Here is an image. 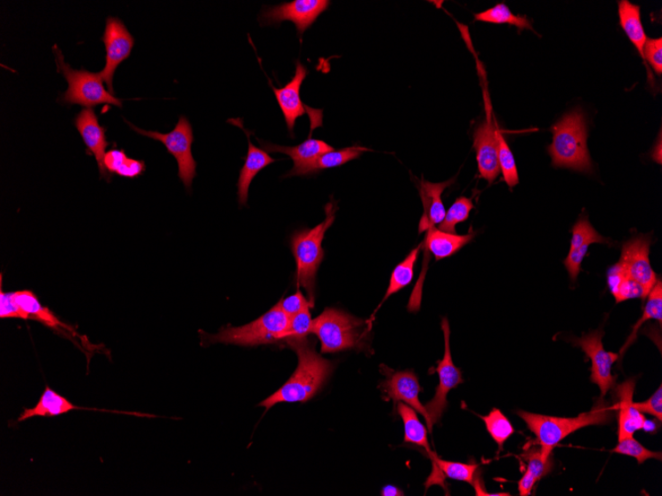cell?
<instances>
[{
    "label": "cell",
    "instance_id": "cell-1",
    "mask_svg": "<svg viewBox=\"0 0 662 496\" xmlns=\"http://www.w3.org/2000/svg\"><path fill=\"white\" fill-rule=\"evenodd\" d=\"M299 356L294 375L274 395L260 405L270 409L281 403H306L318 394L333 372V363L322 358L306 339L287 340Z\"/></svg>",
    "mask_w": 662,
    "mask_h": 496
},
{
    "label": "cell",
    "instance_id": "cell-2",
    "mask_svg": "<svg viewBox=\"0 0 662 496\" xmlns=\"http://www.w3.org/2000/svg\"><path fill=\"white\" fill-rule=\"evenodd\" d=\"M618 411V404L610 405L604 398H600L590 412L581 413L574 419L518 412L517 414L527 423L541 446L543 455L550 457L553 449L570 434L588 426L610 424Z\"/></svg>",
    "mask_w": 662,
    "mask_h": 496
},
{
    "label": "cell",
    "instance_id": "cell-3",
    "mask_svg": "<svg viewBox=\"0 0 662 496\" xmlns=\"http://www.w3.org/2000/svg\"><path fill=\"white\" fill-rule=\"evenodd\" d=\"M553 143L547 148L556 168H568L592 172L591 156L587 147V126L585 113L575 108L553 126Z\"/></svg>",
    "mask_w": 662,
    "mask_h": 496
},
{
    "label": "cell",
    "instance_id": "cell-4",
    "mask_svg": "<svg viewBox=\"0 0 662 496\" xmlns=\"http://www.w3.org/2000/svg\"><path fill=\"white\" fill-rule=\"evenodd\" d=\"M338 207L335 202L326 205V220L312 229L295 232L291 238V248L297 263V284L306 289L310 302L315 303V285L318 269L325 259L322 249L327 231L335 220Z\"/></svg>",
    "mask_w": 662,
    "mask_h": 496
},
{
    "label": "cell",
    "instance_id": "cell-5",
    "mask_svg": "<svg viewBox=\"0 0 662 496\" xmlns=\"http://www.w3.org/2000/svg\"><path fill=\"white\" fill-rule=\"evenodd\" d=\"M290 316H287L279 304L263 316L240 327H223L214 335L202 333V345L217 343L254 347L273 344L286 340L289 335Z\"/></svg>",
    "mask_w": 662,
    "mask_h": 496
},
{
    "label": "cell",
    "instance_id": "cell-6",
    "mask_svg": "<svg viewBox=\"0 0 662 496\" xmlns=\"http://www.w3.org/2000/svg\"><path fill=\"white\" fill-rule=\"evenodd\" d=\"M58 72L62 75L69 84V89L61 94L60 100L67 106H81L93 108L100 104H110L122 108V100L104 89L100 74L91 73L86 69H74L65 62L62 51L58 46L53 48Z\"/></svg>",
    "mask_w": 662,
    "mask_h": 496
},
{
    "label": "cell",
    "instance_id": "cell-7",
    "mask_svg": "<svg viewBox=\"0 0 662 496\" xmlns=\"http://www.w3.org/2000/svg\"><path fill=\"white\" fill-rule=\"evenodd\" d=\"M365 322L335 308H327L312 321L311 333L321 344L322 353L362 349Z\"/></svg>",
    "mask_w": 662,
    "mask_h": 496
},
{
    "label": "cell",
    "instance_id": "cell-8",
    "mask_svg": "<svg viewBox=\"0 0 662 496\" xmlns=\"http://www.w3.org/2000/svg\"><path fill=\"white\" fill-rule=\"evenodd\" d=\"M125 122L135 132L163 143L168 153L175 156L179 165V178L190 193L191 185H193V180L197 176L198 164L193 154H191V145H193L195 138L193 127H191L189 119L184 116H180L179 122L173 132L165 134L147 132V130L130 124L127 120Z\"/></svg>",
    "mask_w": 662,
    "mask_h": 496
},
{
    "label": "cell",
    "instance_id": "cell-9",
    "mask_svg": "<svg viewBox=\"0 0 662 496\" xmlns=\"http://www.w3.org/2000/svg\"><path fill=\"white\" fill-rule=\"evenodd\" d=\"M604 331L598 329L583 334L581 338H572L571 342L581 348L591 360V381L601 390V396L604 397L609 390L616 388L617 378L612 375L614 363L620 358V355L607 352L604 349L602 339Z\"/></svg>",
    "mask_w": 662,
    "mask_h": 496
},
{
    "label": "cell",
    "instance_id": "cell-10",
    "mask_svg": "<svg viewBox=\"0 0 662 496\" xmlns=\"http://www.w3.org/2000/svg\"><path fill=\"white\" fill-rule=\"evenodd\" d=\"M441 329L444 335V342H446V352H444L443 359L440 361L437 371L440 376V385L435 391V395L430 403L424 405L426 413L429 416L428 425L429 430L432 432L433 425L438 424L444 412L447 411L448 406V394L452 388H457L464 381L463 379V373L453 364L451 351H450V327L448 318H443L441 321Z\"/></svg>",
    "mask_w": 662,
    "mask_h": 496
},
{
    "label": "cell",
    "instance_id": "cell-11",
    "mask_svg": "<svg viewBox=\"0 0 662 496\" xmlns=\"http://www.w3.org/2000/svg\"><path fill=\"white\" fill-rule=\"evenodd\" d=\"M328 0H294L274 6H266L259 17L261 25H280L291 21L297 28L299 36L310 29L318 17L330 5Z\"/></svg>",
    "mask_w": 662,
    "mask_h": 496
},
{
    "label": "cell",
    "instance_id": "cell-12",
    "mask_svg": "<svg viewBox=\"0 0 662 496\" xmlns=\"http://www.w3.org/2000/svg\"><path fill=\"white\" fill-rule=\"evenodd\" d=\"M650 237L642 235L625 243L621 259L616 264L626 276L642 287L644 299L658 283L650 260Z\"/></svg>",
    "mask_w": 662,
    "mask_h": 496
},
{
    "label": "cell",
    "instance_id": "cell-13",
    "mask_svg": "<svg viewBox=\"0 0 662 496\" xmlns=\"http://www.w3.org/2000/svg\"><path fill=\"white\" fill-rule=\"evenodd\" d=\"M101 41L107 50V64L99 74L107 83L109 92L115 95L113 76L116 75L117 67L132 54L134 38L124 22L116 17H109Z\"/></svg>",
    "mask_w": 662,
    "mask_h": 496
},
{
    "label": "cell",
    "instance_id": "cell-14",
    "mask_svg": "<svg viewBox=\"0 0 662 496\" xmlns=\"http://www.w3.org/2000/svg\"><path fill=\"white\" fill-rule=\"evenodd\" d=\"M496 126V124L492 121L491 112H489L487 120L475 129L473 135L479 172L489 184L498 178L501 172Z\"/></svg>",
    "mask_w": 662,
    "mask_h": 496
},
{
    "label": "cell",
    "instance_id": "cell-15",
    "mask_svg": "<svg viewBox=\"0 0 662 496\" xmlns=\"http://www.w3.org/2000/svg\"><path fill=\"white\" fill-rule=\"evenodd\" d=\"M74 124L86 146V154L93 155L97 160L101 179L109 181L110 175L103 164L107 148L109 146L106 136L107 129L100 124L99 118L92 108L82 109L76 116Z\"/></svg>",
    "mask_w": 662,
    "mask_h": 496
},
{
    "label": "cell",
    "instance_id": "cell-16",
    "mask_svg": "<svg viewBox=\"0 0 662 496\" xmlns=\"http://www.w3.org/2000/svg\"><path fill=\"white\" fill-rule=\"evenodd\" d=\"M257 140L267 153H282L291 156L294 167L284 178L306 176L308 169L321 155L335 150L333 146L311 137L295 147L275 145L260 139Z\"/></svg>",
    "mask_w": 662,
    "mask_h": 496
},
{
    "label": "cell",
    "instance_id": "cell-17",
    "mask_svg": "<svg viewBox=\"0 0 662 496\" xmlns=\"http://www.w3.org/2000/svg\"><path fill=\"white\" fill-rule=\"evenodd\" d=\"M308 74V69L298 60L295 63L294 77L284 88H275L272 83H270L279 107H280L283 112L287 130H289L292 136H294L295 121L299 117H302L309 108L307 106H304L301 99V86L303 81L306 80Z\"/></svg>",
    "mask_w": 662,
    "mask_h": 496
},
{
    "label": "cell",
    "instance_id": "cell-18",
    "mask_svg": "<svg viewBox=\"0 0 662 496\" xmlns=\"http://www.w3.org/2000/svg\"><path fill=\"white\" fill-rule=\"evenodd\" d=\"M387 397L393 399L394 404L400 402L411 406L421 413L429 423V416L424 406L420 402L421 387L419 380L411 371L397 372L383 382L382 385Z\"/></svg>",
    "mask_w": 662,
    "mask_h": 496
},
{
    "label": "cell",
    "instance_id": "cell-19",
    "mask_svg": "<svg viewBox=\"0 0 662 496\" xmlns=\"http://www.w3.org/2000/svg\"><path fill=\"white\" fill-rule=\"evenodd\" d=\"M635 379H630L616 388V395L620 403L618 404V438L622 441L634 436V434L642 429L646 416L634 406V393Z\"/></svg>",
    "mask_w": 662,
    "mask_h": 496
},
{
    "label": "cell",
    "instance_id": "cell-20",
    "mask_svg": "<svg viewBox=\"0 0 662 496\" xmlns=\"http://www.w3.org/2000/svg\"><path fill=\"white\" fill-rule=\"evenodd\" d=\"M234 124L239 125L243 132L246 133L248 138V152L244 163L243 167L239 172V179L238 181V197L239 205H246L248 200L249 188L252 181L255 179L258 173L276 162L266 151L261 149V148L255 147L250 140V133L247 130L244 129L239 122H235Z\"/></svg>",
    "mask_w": 662,
    "mask_h": 496
},
{
    "label": "cell",
    "instance_id": "cell-21",
    "mask_svg": "<svg viewBox=\"0 0 662 496\" xmlns=\"http://www.w3.org/2000/svg\"><path fill=\"white\" fill-rule=\"evenodd\" d=\"M453 181L455 180L440 182V184H432V182L424 180L420 182V196L424 210L419 225L420 233L428 231L443 221L447 212L442 204L441 196L444 189L448 188Z\"/></svg>",
    "mask_w": 662,
    "mask_h": 496
},
{
    "label": "cell",
    "instance_id": "cell-22",
    "mask_svg": "<svg viewBox=\"0 0 662 496\" xmlns=\"http://www.w3.org/2000/svg\"><path fill=\"white\" fill-rule=\"evenodd\" d=\"M12 297L20 307L24 320L39 321L40 324L62 334L74 333V330L61 321L48 308L43 307L36 294L31 291L12 292Z\"/></svg>",
    "mask_w": 662,
    "mask_h": 496
},
{
    "label": "cell",
    "instance_id": "cell-23",
    "mask_svg": "<svg viewBox=\"0 0 662 496\" xmlns=\"http://www.w3.org/2000/svg\"><path fill=\"white\" fill-rule=\"evenodd\" d=\"M475 237V232L470 228L468 234L457 235L440 231L435 228L426 231L424 251L432 253L435 260H440L451 257L463 249Z\"/></svg>",
    "mask_w": 662,
    "mask_h": 496
},
{
    "label": "cell",
    "instance_id": "cell-24",
    "mask_svg": "<svg viewBox=\"0 0 662 496\" xmlns=\"http://www.w3.org/2000/svg\"><path fill=\"white\" fill-rule=\"evenodd\" d=\"M78 409H93L78 407L71 402L59 395L57 391L49 387L45 388L44 393L42 394L36 405L32 408H25L20 416L19 422L28 420L33 417H54L66 414L69 412L78 411Z\"/></svg>",
    "mask_w": 662,
    "mask_h": 496
},
{
    "label": "cell",
    "instance_id": "cell-25",
    "mask_svg": "<svg viewBox=\"0 0 662 496\" xmlns=\"http://www.w3.org/2000/svg\"><path fill=\"white\" fill-rule=\"evenodd\" d=\"M618 16L622 28L643 59V47L648 38L641 20V7L622 0L618 2Z\"/></svg>",
    "mask_w": 662,
    "mask_h": 496
},
{
    "label": "cell",
    "instance_id": "cell-26",
    "mask_svg": "<svg viewBox=\"0 0 662 496\" xmlns=\"http://www.w3.org/2000/svg\"><path fill=\"white\" fill-rule=\"evenodd\" d=\"M109 175H116L125 179H136L143 175L146 171V164L142 160L129 158L124 149H113L106 153L103 159Z\"/></svg>",
    "mask_w": 662,
    "mask_h": 496
},
{
    "label": "cell",
    "instance_id": "cell-27",
    "mask_svg": "<svg viewBox=\"0 0 662 496\" xmlns=\"http://www.w3.org/2000/svg\"><path fill=\"white\" fill-rule=\"evenodd\" d=\"M398 412L404 422L405 442L424 448L431 457L433 452L428 440V430L417 419L415 409L404 403H399Z\"/></svg>",
    "mask_w": 662,
    "mask_h": 496
},
{
    "label": "cell",
    "instance_id": "cell-28",
    "mask_svg": "<svg viewBox=\"0 0 662 496\" xmlns=\"http://www.w3.org/2000/svg\"><path fill=\"white\" fill-rule=\"evenodd\" d=\"M649 300L647 302L646 308L643 309L642 316V318L637 322V324H635L633 327L632 333L626 340V344H624L621 351L620 356L621 358L624 356L626 349H628L629 347L633 345V343L635 341V339L638 337V332L640 328L642 326L643 324H646L647 321L650 319H655L659 322V325L662 324V284L661 281H658L655 286H653V289L650 291V294L648 295Z\"/></svg>",
    "mask_w": 662,
    "mask_h": 496
},
{
    "label": "cell",
    "instance_id": "cell-29",
    "mask_svg": "<svg viewBox=\"0 0 662 496\" xmlns=\"http://www.w3.org/2000/svg\"><path fill=\"white\" fill-rule=\"evenodd\" d=\"M608 285L618 303L632 299L644 300L642 287L626 276L616 265L608 271Z\"/></svg>",
    "mask_w": 662,
    "mask_h": 496
},
{
    "label": "cell",
    "instance_id": "cell-30",
    "mask_svg": "<svg viewBox=\"0 0 662 496\" xmlns=\"http://www.w3.org/2000/svg\"><path fill=\"white\" fill-rule=\"evenodd\" d=\"M367 151H370L367 148L352 146L344 148V149L338 151L334 150L327 152L321 155L319 158L311 165L307 171V175H311V173H315L322 170L341 167V165L348 162L359 159L363 152Z\"/></svg>",
    "mask_w": 662,
    "mask_h": 496
},
{
    "label": "cell",
    "instance_id": "cell-31",
    "mask_svg": "<svg viewBox=\"0 0 662 496\" xmlns=\"http://www.w3.org/2000/svg\"><path fill=\"white\" fill-rule=\"evenodd\" d=\"M476 21H482L494 24H509L516 26L519 31L529 29L534 31L531 23L526 16L513 14L510 8L504 4H499L481 13L475 14Z\"/></svg>",
    "mask_w": 662,
    "mask_h": 496
},
{
    "label": "cell",
    "instance_id": "cell-32",
    "mask_svg": "<svg viewBox=\"0 0 662 496\" xmlns=\"http://www.w3.org/2000/svg\"><path fill=\"white\" fill-rule=\"evenodd\" d=\"M422 245L414 249L411 253L400 263L392 273L390 284L388 286L387 292L385 294L383 302L387 300L392 294L397 293L400 290L405 289L409 284L412 283L414 277V268L416 263L417 257H419Z\"/></svg>",
    "mask_w": 662,
    "mask_h": 496
},
{
    "label": "cell",
    "instance_id": "cell-33",
    "mask_svg": "<svg viewBox=\"0 0 662 496\" xmlns=\"http://www.w3.org/2000/svg\"><path fill=\"white\" fill-rule=\"evenodd\" d=\"M481 420L485 422L488 432L499 446V450L502 451L505 442L515 433L512 423L498 408H493L489 414L481 416Z\"/></svg>",
    "mask_w": 662,
    "mask_h": 496
},
{
    "label": "cell",
    "instance_id": "cell-34",
    "mask_svg": "<svg viewBox=\"0 0 662 496\" xmlns=\"http://www.w3.org/2000/svg\"><path fill=\"white\" fill-rule=\"evenodd\" d=\"M496 138L498 142V159L504 180L510 188L516 187L519 184V173L515 158L498 125L496 126Z\"/></svg>",
    "mask_w": 662,
    "mask_h": 496
},
{
    "label": "cell",
    "instance_id": "cell-35",
    "mask_svg": "<svg viewBox=\"0 0 662 496\" xmlns=\"http://www.w3.org/2000/svg\"><path fill=\"white\" fill-rule=\"evenodd\" d=\"M610 241L600 235L589 222L587 216H581L572 229L570 250L589 247L593 244H608Z\"/></svg>",
    "mask_w": 662,
    "mask_h": 496
},
{
    "label": "cell",
    "instance_id": "cell-36",
    "mask_svg": "<svg viewBox=\"0 0 662 496\" xmlns=\"http://www.w3.org/2000/svg\"><path fill=\"white\" fill-rule=\"evenodd\" d=\"M433 465L451 480L465 482L473 484L477 476L478 465L449 462L440 459L437 455L431 456Z\"/></svg>",
    "mask_w": 662,
    "mask_h": 496
},
{
    "label": "cell",
    "instance_id": "cell-37",
    "mask_svg": "<svg viewBox=\"0 0 662 496\" xmlns=\"http://www.w3.org/2000/svg\"><path fill=\"white\" fill-rule=\"evenodd\" d=\"M474 208L472 198L464 196L458 197L452 204L440 224V230L447 233L456 234V225L468 220L470 212Z\"/></svg>",
    "mask_w": 662,
    "mask_h": 496
},
{
    "label": "cell",
    "instance_id": "cell-38",
    "mask_svg": "<svg viewBox=\"0 0 662 496\" xmlns=\"http://www.w3.org/2000/svg\"><path fill=\"white\" fill-rule=\"evenodd\" d=\"M521 457L526 460L528 463V471L534 475L537 482L550 474L553 469V455L547 458L545 457L541 447L528 449L525 452H522Z\"/></svg>",
    "mask_w": 662,
    "mask_h": 496
},
{
    "label": "cell",
    "instance_id": "cell-39",
    "mask_svg": "<svg viewBox=\"0 0 662 496\" xmlns=\"http://www.w3.org/2000/svg\"><path fill=\"white\" fill-rule=\"evenodd\" d=\"M611 452L633 457L638 460L639 465L650 459L661 460L662 458L660 452H653L643 447L634 436L618 441V445Z\"/></svg>",
    "mask_w": 662,
    "mask_h": 496
},
{
    "label": "cell",
    "instance_id": "cell-40",
    "mask_svg": "<svg viewBox=\"0 0 662 496\" xmlns=\"http://www.w3.org/2000/svg\"><path fill=\"white\" fill-rule=\"evenodd\" d=\"M312 318L310 308L303 309L290 317L289 335L287 340H302L311 333Z\"/></svg>",
    "mask_w": 662,
    "mask_h": 496
},
{
    "label": "cell",
    "instance_id": "cell-41",
    "mask_svg": "<svg viewBox=\"0 0 662 496\" xmlns=\"http://www.w3.org/2000/svg\"><path fill=\"white\" fill-rule=\"evenodd\" d=\"M643 59L648 60L658 75L662 74V38L647 39L643 47Z\"/></svg>",
    "mask_w": 662,
    "mask_h": 496
},
{
    "label": "cell",
    "instance_id": "cell-42",
    "mask_svg": "<svg viewBox=\"0 0 662 496\" xmlns=\"http://www.w3.org/2000/svg\"><path fill=\"white\" fill-rule=\"evenodd\" d=\"M278 304L279 307H280L286 313V315L290 317L297 315V313L303 311V309L313 307L312 304L306 298L303 297V294L300 290H298V292L295 294L291 295V297L281 300L280 301H279Z\"/></svg>",
    "mask_w": 662,
    "mask_h": 496
},
{
    "label": "cell",
    "instance_id": "cell-43",
    "mask_svg": "<svg viewBox=\"0 0 662 496\" xmlns=\"http://www.w3.org/2000/svg\"><path fill=\"white\" fill-rule=\"evenodd\" d=\"M634 406L643 414H650L662 422V387L653 394L646 402L634 403Z\"/></svg>",
    "mask_w": 662,
    "mask_h": 496
},
{
    "label": "cell",
    "instance_id": "cell-44",
    "mask_svg": "<svg viewBox=\"0 0 662 496\" xmlns=\"http://www.w3.org/2000/svg\"><path fill=\"white\" fill-rule=\"evenodd\" d=\"M589 247H583L577 250H570L568 258L563 260V264L568 269L572 282L577 280L580 273L583 260H585Z\"/></svg>",
    "mask_w": 662,
    "mask_h": 496
},
{
    "label": "cell",
    "instance_id": "cell-45",
    "mask_svg": "<svg viewBox=\"0 0 662 496\" xmlns=\"http://www.w3.org/2000/svg\"><path fill=\"white\" fill-rule=\"evenodd\" d=\"M0 318H20L24 320L22 312L17 306L12 292H0Z\"/></svg>",
    "mask_w": 662,
    "mask_h": 496
},
{
    "label": "cell",
    "instance_id": "cell-46",
    "mask_svg": "<svg viewBox=\"0 0 662 496\" xmlns=\"http://www.w3.org/2000/svg\"><path fill=\"white\" fill-rule=\"evenodd\" d=\"M537 478L529 471H526L519 482V492L521 496H528L533 492Z\"/></svg>",
    "mask_w": 662,
    "mask_h": 496
},
{
    "label": "cell",
    "instance_id": "cell-47",
    "mask_svg": "<svg viewBox=\"0 0 662 496\" xmlns=\"http://www.w3.org/2000/svg\"><path fill=\"white\" fill-rule=\"evenodd\" d=\"M382 495L383 496H397V495H404V494L402 492L397 489L396 486L387 485L384 487V489H383Z\"/></svg>",
    "mask_w": 662,
    "mask_h": 496
}]
</instances>
